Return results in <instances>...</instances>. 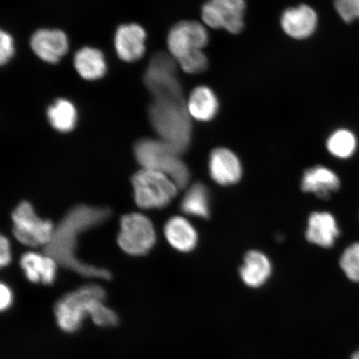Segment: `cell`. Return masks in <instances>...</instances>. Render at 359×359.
I'll return each instance as SVG.
<instances>
[{"mask_svg":"<svg viewBox=\"0 0 359 359\" xmlns=\"http://www.w3.org/2000/svg\"><path fill=\"white\" fill-rule=\"evenodd\" d=\"M111 215L110 209L107 208L88 205L74 206L55 226L51 241L45 246V254L55 259L60 266L81 276L110 280L109 271L82 262L77 257V249L80 235L100 226L110 218Z\"/></svg>","mask_w":359,"mask_h":359,"instance_id":"cell-1","label":"cell"},{"mask_svg":"<svg viewBox=\"0 0 359 359\" xmlns=\"http://www.w3.org/2000/svg\"><path fill=\"white\" fill-rule=\"evenodd\" d=\"M148 116L161 141L182 154L190 145L191 125L182 97L154 98Z\"/></svg>","mask_w":359,"mask_h":359,"instance_id":"cell-2","label":"cell"},{"mask_svg":"<svg viewBox=\"0 0 359 359\" xmlns=\"http://www.w3.org/2000/svg\"><path fill=\"white\" fill-rule=\"evenodd\" d=\"M134 155L142 168L167 175L179 189L187 186L190 172L181 159V154L160 139H142L134 147Z\"/></svg>","mask_w":359,"mask_h":359,"instance_id":"cell-3","label":"cell"},{"mask_svg":"<svg viewBox=\"0 0 359 359\" xmlns=\"http://www.w3.org/2000/svg\"><path fill=\"white\" fill-rule=\"evenodd\" d=\"M106 296L104 289L95 284L80 287L65 294L53 309L58 327L66 334L77 333L93 304L106 300Z\"/></svg>","mask_w":359,"mask_h":359,"instance_id":"cell-4","label":"cell"},{"mask_svg":"<svg viewBox=\"0 0 359 359\" xmlns=\"http://www.w3.org/2000/svg\"><path fill=\"white\" fill-rule=\"evenodd\" d=\"M134 199L139 208L161 209L168 206L179 189L172 179L157 170L142 168L132 178Z\"/></svg>","mask_w":359,"mask_h":359,"instance_id":"cell-5","label":"cell"},{"mask_svg":"<svg viewBox=\"0 0 359 359\" xmlns=\"http://www.w3.org/2000/svg\"><path fill=\"white\" fill-rule=\"evenodd\" d=\"M13 232L22 245L30 247L46 246L51 241L55 226L50 219L36 214L29 201H22L12 213Z\"/></svg>","mask_w":359,"mask_h":359,"instance_id":"cell-6","label":"cell"},{"mask_svg":"<svg viewBox=\"0 0 359 359\" xmlns=\"http://www.w3.org/2000/svg\"><path fill=\"white\" fill-rule=\"evenodd\" d=\"M154 224L144 215L131 213L121 219L118 243L125 253L142 257L150 252L156 243Z\"/></svg>","mask_w":359,"mask_h":359,"instance_id":"cell-7","label":"cell"},{"mask_svg":"<svg viewBox=\"0 0 359 359\" xmlns=\"http://www.w3.org/2000/svg\"><path fill=\"white\" fill-rule=\"evenodd\" d=\"M175 58L165 53H156L148 65L144 82L154 98L182 97V87L176 76Z\"/></svg>","mask_w":359,"mask_h":359,"instance_id":"cell-8","label":"cell"},{"mask_svg":"<svg viewBox=\"0 0 359 359\" xmlns=\"http://www.w3.org/2000/svg\"><path fill=\"white\" fill-rule=\"evenodd\" d=\"M245 0H208L201 8L202 20L215 29L239 34L244 28Z\"/></svg>","mask_w":359,"mask_h":359,"instance_id":"cell-9","label":"cell"},{"mask_svg":"<svg viewBox=\"0 0 359 359\" xmlns=\"http://www.w3.org/2000/svg\"><path fill=\"white\" fill-rule=\"evenodd\" d=\"M208 33L204 25L196 21L178 22L168 37L170 55L180 60L191 53L201 51L208 43Z\"/></svg>","mask_w":359,"mask_h":359,"instance_id":"cell-10","label":"cell"},{"mask_svg":"<svg viewBox=\"0 0 359 359\" xmlns=\"http://www.w3.org/2000/svg\"><path fill=\"white\" fill-rule=\"evenodd\" d=\"M146 39V31L142 26L136 24L121 25L114 38L116 53L125 62L137 61L144 55Z\"/></svg>","mask_w":359,"mask_h":359,"instance_id":"cell-11","label":"cell"},{"mask_svg":"<svg viewBox=\"0 0 359 359\" xmlns=\"http://www.w3.org/2000/svg\"><path fill=\"white\" fill-rule=\"evenodd\" d=\"M30 44L35 55L49 64L60 62L69 49L66 34L57 29L38 30L31 38Z\"/></svg>","mask_w":359,"mask_h":359,"instance_id":"cell-12","label":"cell"},{"mask_svg":"<svg viewBox=\"0 0 359 359\" xmlns=\"http://www.w3.org/2000/svg\"><path fill=\"white\" fill-rule=\"evenodd\" d=\"M209 172L219 185L231 186L240 181L242 167L234 152L227 148L219 147L210 154Z\"/></svg>","mask_w":359,"mask_h":359,"instance_id":"cell-13","label":"cell"},{"mask_svg":"<svg viewBox=\"0 0 359 359\" xmlns=\"http://www.w3.org/2000/svg\"><path fill=\"white\" fill-rule=\"evenodd\" d=\"M280 24L284 32L290 38L305 39L311 37L316 31L318 16L311 7L300 4L283 13Z\"/></svg>","mask_w":359,"mask_h":359,"instance_id":"cell-14","label":"cell"},{"mask_svg":"<svg viewBox=\"0 0 359 359\" xmlns=\"http://www.w3.org/2000/svg\"><path fill=\"white\" fill-rule=\"evenodd\" d=\"M57 263L47 254L27 252L20 259V266L27 280L33 284L52 285L57 276Z\"/></svg>","mask_w":359,"mask_h":359,"instance_id":"cell-15","label":"cell"},{"mask_svg":"<svg viewBox=\"0 0 359 359\" xmlns=\"http://www.w3.org/2000/svg\"><path fill=\"white\" fill-rule=\"evenodd\" d=\"M339 188V177L333 170L322 165L309 168L303 175L302 191L313 193L318 198L327 200Z\"/></svg>","mask_w":359,"mask_h":359,"instance_id":"cell-16","label":"cell"},{"mask_svg":"<svg viewBox=\"0 0 359 359\" xmlns=\"http://www.w3.org/2000/svg\"><path fill=\"white\" fill-rule=\"evenodd\" d=\"M340 231L333 215L313 212L309 218L306 238L308 241L324 248L334 246Z\"/></svg>","mask_w":359,"mask_h":359,"instance_id":"cell-17","label":"cell"},{"mask_svg":"<svg viewBox=\"0 0 359 359\" xmlns=\"http://www.w3.org/2000/svg\"><path fill=\"white\" fill-rule=\"evenodd\" d=\"M272 272L271 260L259 251L251 250L245 255L240 276L245 285L259 288L268 280Z\"/></svg>","mask_w":359,"mask_h":359,"instance_id":"cell-18","label":"cell"},{"mask_svg":"<svg viewBox=\"0 0 359 359\" xmlns=\"http://www.w3.org/2000/svg\"><path fill=\"white\" fill-rule=\"evenodd\" d=\"M169 244L181 252H191L198 241V235L194 226L182 217L170 218L164 230Z\"/></svg>","mask_w":359,"mask_h":359,"instance_id":"cell-19","label":"cell"},{"mask_svg":"<svg viewBox=\"0 0 359 359\" xmlns=\"http://www.w3.org/2000/svg\"><path fill=\"white\" fill-rule=\"evenodd\" d=\"M187 109L191 118L201 122H208L217 114L219 102L212 89L199 86L191 93Z\"/></svg>","mask_w":359,"mask_h":359,"instance_id":"cell-20","label":"cell"},{"mask_svg":"<svg viewBox=\"0 0 359 359\" xmlns=\"http://www.w3.org/2000/svg\"><path fill=\"white\" fill-rule=\"evenodd\" d=\"M74 67L79 74L86 80L100 79L105 75L107 64L102 53L97 48H81L74 56Z\"/></svg>","mask_w":359,"mask_h":359,"instance_id":"cell-21","label":"cell"},{"mask_svg":"<svg viewBox=\"0 0 359 359\" xmlns=\"http://www.w3.org/2000/svg\"><path fill=\"white\" fill-rule=\"evenodd\" d=\"M47 118L53 128L60 133L73 131L78 121V112L70 101L57 100L49 106Z\"/></svg>","mask_w":359,"mask_h":359,"instance_id":"cell-22","label":"cell"},{"mask_svg":"<svg viewBox=\"0 0 359 359\" xmlns=\"http://www.w3.org/2000/svg\"><path fill=\"white\" fill-rule=\"evenodd\" d=\"M181 208L184 213L192 217L208 219L210 217V196L203 184L196 183L184 196Z\"/></svg>","mask_w":359,"mask_h":359,"instance_id":"cell-23","label":"cell"},{"mask_svg":"<svg viewBox=\"0 0 359 359\" xmlns=\"http://www.w3.org/2000/svg\"><path fill=\"white\" fill-rule=\"evenodd\" d=\"M355 135L348 129H339L330 135L327 141V149L330 154L340 159H348L357 149Z\"/></svg>","mask_w":359,"mask_h":359,"instance_id":"cell-24","label":"cell"},{"mask_svg":"<svg viewBox=\"0 0 359 359\" xmlns=\"http://www.w3.org/2000/svg\"><path fill=\"white\" fill-rule=\"evenodd\" d=\"M89 317L97 326L106 329L118 326L120 321L118 313L107 306L105 300H100L93 304Z\"/></svg>","mask_w":359,"mask_h":359,"instance_id":"cell-25","label":"cell"},{"mask_svg":"<svg viewBox=\"0 0 359 359\" xmlns=\"http://www.w3.org/2000/svg\"><path fill=\"white\" fill-rule=\"evenodd\" d=\"M340 266L348 280L359 283V243H354L344 251L340 258Z\"/></svg>","mask_w":359,"mask_h":359,"instance_id":"cell-26","label":"cell"},{"mask_svg":"<svg viewBox=\"0 0 359 359\" xmlns=\"http://www.w3.org/2000/svg\"><path fill=\"white\" fill-rule=\"evenodd\" d=\"M177 62L184 72L191 74H200L208 66V57L202 50L192 53Z\"/></svg>","mask_w":359,"mask_h":359,"instance_id":"cell-27","label":"cell"},{"mask_svg":"<svg viewBox=\"0 0 359 359\" xmlns=\"http://www.w3.org/2000/svg\"><path fill=\"white\" fill-rule=\"evenodd\" d=\"M334 8L348 24L359 19V0H334Z\"/></svg>","mask_w":359,"mask_h":359,"instance_id":"cell-28","label":"cell"},{"mask_svg":"<svg viewBox=\"0 0 359 359\" xmlns=\"http://www.w3.org/2000/svg\"><path fill=\"white\" fill-rule=\"evenodd\" d=\"M15 53V42L12 36L2 31L0 34V62L6 65L11 60Z\"/></svg>","mask_w":359,"mask_h":359,"instance_id":"cell-29","label":"cell"},{"mask_svg":"<svg viewBox=\"0 0 359 359\" xmlns=\"http://www.w3.org/2000/svg\"><path fill=\"white\" fill-rule=\"evenodd\" d=\"M12 260V250L10 240L2 236L0 238V264L2 267L8 266Z\"/></svg>","mask_w":359,"mask_h":359,"instance_id":"cell-30","label":"cell"},{"mask_svg":"<svg viewBox=\"0 0 359 359\" xmlns=\"http://www.w3.org/2000/svg\"><path fill=\"white\" fill-rule=\"evenodd\" d=\"M0 297H1V302H0V308L1 311H6L8 309L11 308L13 302V294L11 287L2 283L0 287Z\"/></svg>","mask_w":359,"mask_h":359,"instance_id":"cell-31","label":"cell"},{"mask_svg":"<svg viewBox=\"0 0 359 359\" xmlns=\"http://www.w3.org/2000/svg\"><path fill=\"white\" fill-rule=\"evenodd\" d=\"M351 359H359V349L352 354Z\"/></svg>","mask_w":359,"mask_h":359,"instance_id":"cell-32","label":"cell"}]
</instances>
